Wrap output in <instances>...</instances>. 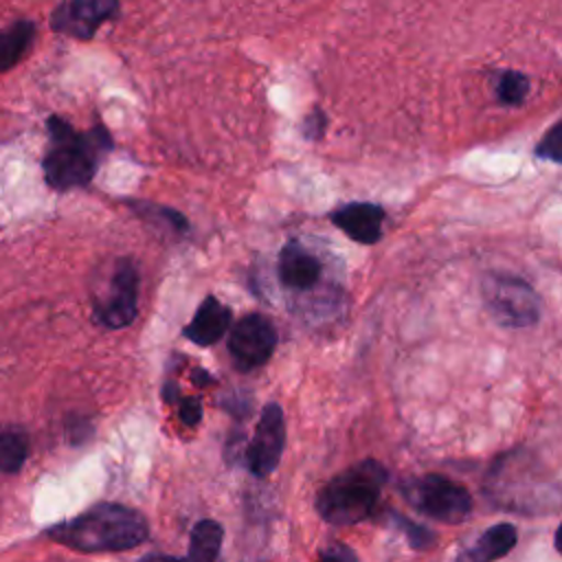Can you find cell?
<instances>
[{
	"mask_svg": "<svg viewBox=\"0 0 562 562\" xmlns=\"http://www.w3.org/2000/svg\"><path fill=\"white\" fill-rule=\"evenodd\" d=\"M285 446V417L283 408L277 402L263 406L261 417L257 422L255 435L244 452L246 468L255 476H268L277 470L281 461V452Z\"/></svg>",
	"mask_w": 562,
	"mask_h": 562,
	"instance_id": "obj_8",
	"label": "cell"
},
{
	"mask_svg": "<svg viewBox=\"0 0 562 562\" xmlns=\"http://www.w3.org/2000/svg\"><path fill=\"white\" fill-rule=\"evenodd\" d=\"M35 40V24L31 20H18L0 31V72L13 68L29 53Z\"/></svg>",
	"mask_w": 562,
	"mask_h": 562,
	"instance_id": "obj_14",
	"label": "cell"
},
{
	"mask_svg": "<svg viewBox=\"0 0 562 562\" xmlns=\"http://www.w3.org/2000/svg\"><path fill=\"white\" fill-rule=\"evenodd\" d=\"M527 90H529V79L516 70L501 72L496 81V97L505 105H520L527 97Z\"/></svg>",
	"mask_w": 562,
	"mask_h": 562,
	"instance_id": "obj_17",
	"label": "cell"
},
{
	"mask_svg": "<svg viewBox=\"0 0 562 562\" xmlns=\"http://www.w3.org/2000/svg\"><path fill=\"white\" fill-rule=\"evenodd\" d=\"M516 527L509 522H498L479 536L474 547L468 551V558L472 562H496L516 547Z\"/></svg>",
	"mask_w": 562,
	"mask_h": 562,
	"instance_id": "obj_13",
	"label": "cell"
},
{
	"mask_svg": "<svg viewBox=\"0 0 562 562\" xmlns=\"http://www.w3.org/2000/svg\"><path fill=\"white\" fill-rule=\"evenodd\" d=\"M50 147L42 160L44 178L55 191L83 187L97 173L99 160L110 151L112 140L103 127L77 132L61 116H48Z\"/></svg>",
	"mask_w": 562,
	"mask_h": 562,
	"instance_id": "obj_2",
	"label": "cell"
},
{
	"mask_svg": "<svg viewBox=\"0 0 562 562\" xmlns=\"http://www.w3.org/2000/svg\"><path fill=\"white\" fill-rule=\"evenodd\" d=\"M224 540V529L217 520L204 518L200 520L189 536V551L184 555L187 562H217L220 549Z\"/></svg>",
	"mask_w": 562,
	"mask_h": 562,
	"instance_id": "obj_15",
	"label": "cell"
},
{
	"mask_svg": "<svg viewBox=\"0 0 562 562\" xmlns=\"http://www.w3.org/2000/svg\"><path fill=\"white\" fill-rule=\"evenodd\" d=\"M138 562H187V560H184V558L165 555V553H147V555H143Z\"/></svg>",
	"mask_w": 562,
	"mask_h": 562,
	"instance_id": "obj_22",
	"label": "cell"
},
{
	"mask_svg": "<svg viewBox=\"0 0 562 562\" xmlns=\"http://www.w3.org/2000/svg\"><path fill=\"white\" fill-rule=\"evenodd\" d=\"M277 329L263 314H246L228 334V351L241 371L266 364L277 347Z\"/></svg>",
	"mask_w": 562,
	"mask_h": 562,
	"instance_id": "obj_7",
	"label": "cell"
},
{
	"mask_svg": "<svg viewBox=\"0 0 562 562\" xmlns=\"http://www.w3.org/2000/svg\"><path fill=\"white\" fill-rule=\"evenodd\" d=\"M178 415L187 426H195L202 417V404L195 397H182L178 404Z\"/></svg>",
	"mask_w": 562,
	"mask_h": 562,
	"instance_id": "obj_21",
	"label": "cell"
},
{
	"mask_svg": "<svg viewBox=\"0 0 562 562\" xmlns=\"http://www.w3.org/2000/svg\"><path fill=\"white\" fill-rule=\"evenodd\" d=\"M560 125H553L551 132L542 138V143L536 147V154L540 158H547V160H553V162H560Z\"/></svg>",
	"mask_w": 562,
	"mask_h": 562,
	"instance_id": "obj_19",
	"label": "cell"
},
{
	"mask_svg": "<svg viewBox=\"0 0 562 562\" xmlns=\"http://www.w3.org/2000/svg\"><path fill=\"white\" fill-rule=\"evenodd\" d=\"M138 312V272L130 259H119L105 290L94 299V318L110 329L127 327Z\"/></svg>",
	"mask_w": 562,
	"mask_h": 562,
	"instance_id": "obj_6",
	"label": "cell"
},
{
	"mask_svg": "<svg viewBox=\"0 0 562 562\" xmlns=\"http://www.w3.org/2000/svg\"><path fill=\"white\" fill-rule=\"evenodd\" d=\"M321 562H358L356 551L342 542H334L321 551Z\"/></svg>",
	"mask_w": 562,
	"mask_h": 562,
	"instance_id": "obj_20",
	"label": "cell"
},
{
	"mask_svg": "<svg viewBox=\"0 0 562 562\" xmlns=\"http://www.w3.org/2000/svg\"><path fill=\"white\" fill-rule=\"evenodd\" d=\"M228 327H231V310L224 303H220L215 296H206L195 310L189 325L182 329V334L187 340L200 347H209L217 342L228 331Z\"/></svg>",
	"mask_w": 562,
	"mask_h": 562,
	"instance_id": "obj_12",
	"label": "cell"
},
{
	"mask_svg": "<svg viewBox=\"0 0 562 562\" xmlns=\"http://www.w3.org/2000/svg\"><path fill=\"white\" fill-rule=\"evenodd\" d=\"M329 220L349 239L358 244H375L382 237L384 209L371 202H351L331 211Z\"/></svg>",
	"mask_w": 562,
	"mask_h": 562,
	"instance_id": "obj_11",
	"label": "cell"
},
{
	"mask_svg": "<svg viewBox=\"0 0 562 562\" xmlns=\"http://www.w3.org/2000/svg\"><path fill=\"white\" fill-rule=\"evenodd\" d=\"M29 454V435L20 426L0 430V472H18Z\"/></svg>",
	"mask_w": 562,
	"mask_h": 562,
	"instance_id": "obj_16",
	"label": "cell"
},
{
	"mask_svg": "<svg viewBox=\"0 0 562 562\" xmlns=\"http://www.w3.org/2000/svg\"><path fill=\"white\" fill-rule=\"evenodd\" d=\"M321 272H323L321 259L299 241H290L281 248L279 261H277V274L283 288L294 292H307L318 283Z\"/></svg>",
	"mask_w": 562,
	"mask_h": 562,
	"instance_id": "obj_10",
	"label": "cell"
},
{
	"mask_svg": "<svg viewBox=\"0 0 562 562\" xmlns=\"http://www.w3.org/2000/svg\"><path fill=\"white\" fill-rule=\"evenodd\" d=\"M147 536L145 516L119 503H99L48 529L50 540L81 553L127 551L145 542Z\"/></svg>",
	"mask_w": 562,
	"mask_h": 562,
	"instance_id": "obj_1",
	"label": "cell"
},
{
	"mask_svg": "<svg viewBox=\"0 0 562 562\" xmlns=\"http://www.w3.org/2000/svg\"><path fill=\"white\" fill-rule=\"evenodd\" d=\"M481 294L490 316L503 327H531L542 316L538 292L520 277L487 272L481 281Z\"/></svg>",
	"mask_w": 562,
	"mask_h": 562,
	"instance_id": "obj_4",
	"label": "cell"
},
{
	"mask_svg": "<svg viewBox=\"0 0 562 562\" xmlns=\"http://www.w3.org/2000/svg\"><path fill=\"white\" fill-rule=\"evenodd\" d=\"M402 496L419 514L443 525H459L472 514L470 492L461 483L441 474L408 479L402 485Z\"/></svg>",
	"mask_w": 562,
	"mask_h": 562,
	"instance_id": "obj_5",
	"label": "cell"
},
{
	"mask_svg": "<svg viewBox=\"0 0 562 562\" xmlns=\"http://www.w3.org/2000/svg\"><path fill=\"white\" fill-rule=\"evenodd\" d=\"M386 468L375 459L358 461L345 472L336 474L316 496L318 516L334 525L347 527L364 520L386 483Z\"/></svg>",
	"mask_w": 562,
	"mask_h": 562,
	"instance_id": "obj_3",
	"label": "cell"
},
{
	"mask_svg": "<svg viewBox=\"0 0 562 562\" xmlns=\"http://www.w3.org/2000/svg\"><path fill=\"white\" fill-rule=\"evenodd\" d=\"M119 13V0H66L53 15L50 26L57 33L90 40L99 26Z\"/></svg>",
	"mask_w": 562,
	"mask_h": 562,
	"instance_id": "obj_9",
	"label": "cell"
},
{
	"mask_svg": "<svg viewBox=\"0 0 562 562\" xmlns=\"http://www.w3.org/2000/svg\"><path fill=\"white\" fill-rule=\"evenodd\" d=\"M395 520H397L400 529L406 533L411 547L426 549V547H430L435 542V533L430 529H426V527H422V525H417V522H413L408 518H402V516H395Z\"/></svg>",
	"mask_w": 562,
	"mask_h": 562,
	"instance_id": "obj_18",
	"label": "cell"
}]
</instances>
